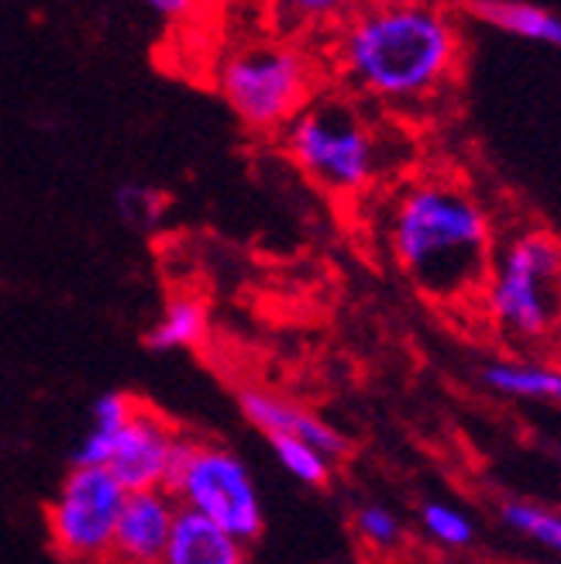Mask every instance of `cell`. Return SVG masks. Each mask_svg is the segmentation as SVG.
<instances>
[{"mask_svg": "<svg viewBox=\"0 0 561 564\" xmlns=\"http://www.w3.org/2000/svg\"><path fill=\"white\" fill-rule=\"evenodd\" d=\"M458 18L438 4H373L355 11L331 59L342 83L362 100L386 107L428 104L458 79Z\"/></svg>", "mask_w": 561, "mask_h": 564, "instance_id": "1", "label": "cell"}, {"mask_svg": "<svg viewBox=\"0 0 561 564\" xmlns=\"http://www.w3.org/2000/svg\"><path fill=\"white\" fill-rule=\"evenodd\" d=\"M392 262L438 303H468L493 272V224L462 180L417 176L397 189L386 214Z\"/></svg>", "mask_w": 561, "mask_h": 564, "instance_id": "2", "label": "cell"}, {"mask_svg": "<svg viewBox=\"0 0 561 564\" xmlns=\"http://www.w3.org/2000/svg\"><path fill=\"white\" fill-rule=\"evenodd\" d=\"M217 90L251 134H283L317 100V66L290 42H245L217 63Z\"/></svg>", "mask_w": 561, "mask_h": 564, "instance_id": "3", "label": "cell"}, {"mask_svg": "<svg viewBox=\"0 0 561 564\" xmlns=\"http://www.w3.org/2000/svg\"><path fill=\"white\" fill-rule=\"evenodd\" d=\"M283 149L306 180L334 196H355L379 176V134L345 97H317L283 131Z\"/></svg>", "mask_w": 561, "mask_h": 564, "instance_id": "4", "label": "cell"}, {"mask_svg": "<svg viewBox=\"0 0 561 564\" xmlns=\"http://www.w3.org/2000/svg\"><path fill=\"white\" fill-rule=\"evenodd\" d=\"M486 314L517 341H541L561 317V248L544 231H520L493 259Z\"/></svg>", "mask_w": 561, "mask_h": 564, "instance_id": "5", "label": "cell"}, {"mask_svg": "<svg viewBox=\"0 0 561 564\" xmlns=\"http://www.w3.org/2000/svg\"><path fill=\"white\" fill-rule=\"evenodd\" d=\"M170 492L180 510L204 517L241 544H251L266 527L262 496L251 468L228 444L186 434L170 478Z\"/></svg>", "mask_w": 561, "mask_h": 564, "instance_id": "6", "label": "cell"}, {"mask_svg": "<svg viewBox=\"0 0 561 564\" xmlns=\"http://www.w3.org/2000/svg\"><path fill=\"white\" fill-rule=\"evenodd\" d=\"M125 486L107 468H69L45 506L48 541L69 564H110Z\"/></svg>", "mask_w": 561, "mask_h": 564, "instance_id": "7", "label": "cell"}, {"mask_svg": "<svg viewBox=\"0 0 561 564\" xmlns=\"http://www.w3.org/2000/svg\"><path fill=\"white\" fill-rule=\"evenodd\" d=\"M183 437L186 434L173 427L159 410L142 403L118 434H110L107 471L125 486V492L170 489Z\"/></svg>", "mask_w": 561, "mask_h": 564, "instance_id": "8", "label": "cell"}, {"mask_svg": "<svg viewBox=\"0 0 561 564\" xmlns=\"http://www.w3.org/2000/svg\"><path fill=\"white\" fill-rule=\"evenodd\" d=\"M176 520H180V502L173 499L170 489L128 492L110 564H162Z\"/></svg>", "mask_w": 561, "mask_h": 564, "instance_id": "9", "label": "cell"}, {"mask_svg": "<svg viewBox=\"0 0 561 564\" xmlns=\"http://www.w3.org/2000/svg\"><path fill=\"white\" fill-rule=\"evenodd\" d=\"M238 406H241V413L251 427L262 431L266 437H296L303 444L317 447L321 455H327L331 462L345 455V437L334 431L331 423H324L317 413L303 410L290 400L272 397V392H266V389L241 386Z\"/></svg>", "mask_w": 561, "mask_h": 564, "instance_id": "10", "label": "cell"}, {"mask_svg": "<svg viewBox=\"0 0 561 564\" xmlns=\"http://www.w3.org/2000/svg\"><path fill=\"white\" fill-rule=\"evenodd\" d=\"M162 564H248V551L231 533H224L204 517L180 510Z\"/></svg>", "mask_w": 561, "mask_h": 564, "instance_id": "11", "label": "cell"}, {"mask_svg": "<svg viewBox=\"0 0 561 564\" xmlns=\"http://www.w3.org/2000/svg\"><path fill=\"white\" fill-rule=\"evenodd\" d=\"M483 382L496 397L561 406V369L548 361H520V358L489 361L483 369Z\"/></svg>", "mask_w": 561, "mask_h": 564, "instance_id": "12", "label": "cell"}, {"mask_svg": "<svg viewBox=\"0 0 561 564\" xmlns=\"http://www.w3.org/2000/svg\"><path fill=\"white\" fill-rule=\"evenodd\" d=\"M465 11L496 28V32L561 48V18L541 4H527V0H479V4H468Z\"/></svg>", "mask_w": 561, "mask_h": 564, "instance_id": "13", "label": "cell"}, {"mask_svg": "<svg viewBox=\"0 0 561 564\" xmlns=\"http://www.w3.org/2000/svg\"><path fill=\"white\" fill-rule=\"evenodd\" d=\"M207 327H211L207 306L196 296H176L165 303L159 321L149 327L145 345L152 351H186V348L204 345Z\"/></svg>", "mask_w": 561, "mask_h": 564, "instance_id": "14", "label": "cell"}, {"mask_svg": "<svg viewBox=\"0 0 561 564\" xmlns=\"http://www.w3.org/2000/svg\"><path fill=\"white\" fill-rule=\"evenodd\" d=\"M269 447H272L276 462L283 465L296 482L311 486V489H321L331 482V458L321 455L317 447L303 444L296 437H269Z\"/></svg>", "mask_w": 561, "mask_h": 564, "instance_id": "15", "label": "cell"}, {"mask_svg": "<svg viewBox=\"0 0 561 564\" xmlns=\"http://www.w3.org/2000/svg\"><path fill=\"white\" fill-rule=\"evenodd\" d=\"M420 527H424V533L441 544V547H452V551H462L475 541V523L465 510H458V506L452 502H424L420 506Z\"/></svg>", "mask_w": 561, "mask_h": 564, "instance_id": "16", "label": "cell"}, {"mask_svg": "<svg viewBox=\"0 0 561 564\" xmlns=\"http://www.w3.org/2000/svg\"><path fill=\"white\" fill-rule=\"evenodd\" d=\"M503 523L524 533V538L551 547L554 554H561V513L558 510H544V506H535V502H507L503 506Z\"/></svg>", "mask_w": 561, "mask_h": 564, "instance_id": "17", "label": "cell"}, {"mask_svg": "<svg viewBox=\"0 0 561 564\" xmlns=\"http://www.w3.org/2000/svg\"><path fill=\"white\" fill-rule=\"evenodd\" d=\"M355 533L369 551L389 554V551H397L400 541H403V523L397 520V513L386 510V506L366 502V506H358V510H355Z\"/></svg>", "mask_w": 561, "mask_h": 564, "instance_id": "18", "label": "cell"}, {"mask_svg": "<svg viewBox=\"0 0 561 564\" xmlns=\"http://www.w3.org/2000/svg\"><path fill=\"white\" fill-rule=\"evenodd\" d=\"M142 400L131 397V392H121V389H110V392H100L90 406V431H100V434H118L125 423L138 413Z\"/></svg>", "mask_w": 561, "mask_h": 564, "instance_id": "19", "label": "cell"}, {"mask_svg": "<svg viewBox=\"0 0 561 564\" xmlns=\"http://www.w3.org/2000/svg\"><path fill=\"white\" fill-rule=\"evenodd\" d=\"M115 204L131 228H152L155 217L162 214V196L149 186H118Z\"/></svg>", "mask_w": 561, "mask_h": 564, "instance_id": "20", "label": "cell"}, {"mask_svg": "<svg viewBox=\"0 0 561 564\" xmlns=\"http://www.w3.org/2000/svg\"><path fill=\"white\" fill-rule=\"evenodd\" d=\"M149 11H155L159 18H180V14L190 11V4H186V0H152Z\"/></svg>", "mask_w": 561, "mask_h": 564, "instance_id": "21", "label": "cell"}, {"mask_svg": "<svg viewBox=\"0 0 561 564\" xmlns=\"http://www.w3.org/2000/svg\"><path fill=\"white\" fill-rule=\"evenodd\" d=\"M558 458H561V447H558Z\"/></svg>", "mask_w": 561, "mask_h": 564, "instance_id": "22", "label": "cell"}]
</instances>
